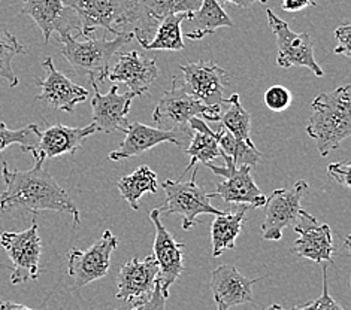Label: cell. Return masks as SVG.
I'll return each instance as SVG.
<instances>
[{
    "label": "cell",
    "instance_id": "obj_2",
    "mask_svg": "<svg viewBox=\"0 0 351 310\" xmlns=\"http://www.w3.org/2000/svg\"><path fill=\"white\" fill-rule=\"evenodd\" d=\"M351 86H342L322 93L311 102V115L306 127L322 157L335 151L351 135Z\"/></svg>",
    "mask_w": 351,
    "mask_h": 310
},
{
    "label": "cell",
    "instance_id": "obj_14",
    "mask_svg": "<svg viewBox=\"0 0 351 310\" xmlns=\"http://www.w3.org/2000/svg\"><path fill=\"white\" fill-rule=\"evenodd\" d=\"M21 12L35 21L48 44L53 33L58 36L80 35L81 24L78 16L66 6L63 0H23Z\"/></svg>",
    "mask_w": 351,
    "mask_h": 310
},
{
    "label": "cell",
    "instance_id": "obj_16",
    "mask_svg": "<svg viewBox=\"0 0 351 310\" xmlns=\"http://www.w3.org/2000/svg\"><path fill=\"white\" fill-rule=\"evenodd\" d=\"M157 273L158 267L153 255L142 259H129L121 266L120 273L117 276L115 298L141 306L153 292Z\"/></svg>",
    "mask_w": 351,
    "mask_h": 310
},
{
    "label": "cell",
    "instance_id": "obj_4",
    "mask_svg": "<svg viewBox=\"0 0 351 310\" xmlns=\"http://www.w3.org/2000/svg\"><path fill=\"white\" fill-rule=\"evenodd\" d=\"M57 39L62 44V55L75 72L86 75L88 79H95L97 83H104L111 69L112 55L129 44L133 39V33H120L111 40L104 36H91L81 42L72 35H63Z\"/></svg>",
    "mask_w": 351,
    "mask_h": 310
},
{
    "label": "cell",
    "instance_id": "obj_20",
    "mask_svg": "<svg viewBox=\"0 0 351 310\" xmlns=\"http://www.w3.org/2000/svg\"><path fill=\"white\" fill-rule=\"evenodd\" d=\"M90 82L95 88V96L91 99V112H93V124L97 131H126L129 127L128 115L130 112L132 100L135 97L130 93L120 94L115 83L106 94H102L99 91V83L95 79H90Z\"/></svg>",
    "mask_w": 351,
    "mask_h": 310
},
{
    "label": "cell",
    "instance_id": "obj_7",
    "mask_svg": "<svg viewBox=\"0 0 351 310\" xmlns=\"http://www.w3.org/2000/svg\"><path fill=\"white\" fill-rule=\"evenodd\" d=\"M224 158V166H215L208 163L205 167L217 175L224 178V181L215 185V192L210 194L211 198L220 197L223 202L232 205H241L248 207H263L266 205V196L262 190L256 185L252 176L250 166H235L232 158L226 154H221Z\"/></svg>",
    "mask_w": 351,
    "mask_h": 310
},
{
    "label": "cell",
    "instance_id": "obj_36",
    "mask_svg": "<svg viewBox=\"0 0 351 310\" xmlns=\"http://www.w3.org/2000/svg\"><path fill=\"white\" fill-rule=\"evenodd\" d=\"M350 170H351V163L350 160H344L342 163H332L328 166L329 176H332L337 182L342 183L346 188H350Z\"/></svg>",
    "mask_w": 351,
    "mask_h": 310
},
{
    "label": "cell",
    "instance_id": "obj_6",
    "mask_svg": "<svg viewBox=\"0 0 351 310\" xmlns=\"http://www.w3.org/2000/svg\"><path fill=\"white\" fill-rule=\"evenodd\" d=\"M197 167L193 170L191 181H172L168 179L162 182V188L165 190V203L158 207L160 214L178 215L182 220V229L190 230L199 224V215H221L224 214L211 203V197L208 192L196 183Z\"/></svg>",
    "mask_w": 351,
    "mask_h": 310
},
{
    "label": "cell",
    "instance_id": "obj_23",
    "mask_svg": "<svg viewBox=\"0 0 351 310\" xmlns=\"http://www.w3.org/2000/svg\"><path fill=\"white\" fill-rule=\"evenodd\" d=\"M124 133H126V138H124L123 144L110 153L111 162H121L126 160V158L139 157L147 153V151L153 149L154 146L165 144V142H172L173 145L184 149L182 140L173 131H165L157 127H149V125L142 122L129 124L128 130Z\"/></svg>",
    "mask_w": 351,
    "mask_h": 310
},
{
    "label": "cell",
    "instance_id": "obj_15",
    "mask_svg": "<svg viewBox=\"0 0 351 310\" xmlns=\"http://www.w3.org/2000/svg\"><path fill=\"white\" fill-rule=\"evenodd\" d=\"M43 68L47 75L43 79H36L40 87V94L36 96V100L68 114H72L77 105L86 102L88 91L57 70L51 57L44 58Z\"/></svg>",
    "mask_w": 351,
    "mask_h": 310
},
{
    "label": "cell",
    "instance_id": "obj_39",
    "mask_svg": "<svg viewBox=\"0 0 351 310\" xmlns=\"http://www.w3.org/2000/svg\"><path fill=\"white\" fill-rule=\"evenodd\" d=\"M267 0H219V3L221 5H235L239 8H250L254 3H266Z\"/></svg>",
    "mask_w": 351,
    "mask_h": 310
},
{
    "label": "cell",
    "instance_id": "obj_1",
    "mask_svg": "<svg viewBox=\"0 0 351 310\" xmlns=\"http://www.w3.org/2000/svg\"><path fill=\"white\" fill-rule=\"evenodd\" d=\"M35 166L29 170H11L6 163L2 167L5 190L0 194V211H24L38 215L44 211L71 214L73 225L81 224L80 211L44 164L43 155H33Z\"/></svg>",
    "mask_w": 351,
    "mask_h": 310
},
{
    "label": "cell",
    "instance_id": "obj_3",
    "mask_svg": "<svg viewBox=\"0 0 351 310\" xmlns=\"http://www.w3.org/2000/svg\"><path fill=\"white\" fill-rule=\"evenodd\" d=\"M221 105V103H220ZM219 107H208L200 103L197 99L191 96L182 82L178 78H172L171 90L158 100V103L153 112V121L157 129L165 131H173L178 135L184 144V149L187 148L189 142L193 135L190 129L191 118H202L204 121H219Z\"/></svg>",
    "mask_w": 351,
    "mask_h": 310
},
{
    "label": "cell",
    "instance_id": "obj_11",
    "mask_svg": "<svg viewBox=\"0 0 351 310\" xmlns=\"http://www.w3.org/2000/svg\"><path fill=\"white\" fill-rule=\"evenodd\" d=\"M306 191L308 182L300 179L291 188L275 190L266 197V216L262 222L263 239L277 242L282 237L284 229L293 227L302 212L300 202Z\"/></svg>",
    "mask_w": 351,
    "mask_h": 310
},
{
    "label": "cell",
    "instance_id": "obj_32",
    "mask_svg": "<svg viewBox=\"0 0 351 310\" xmlns=\"http://www.w3.org/2000/svg\"><path fill=\"white\" fill-rule=\"evenodd\" d=\"M38 124H29L23 129L12 130L5 122H0V154L12 145H20L21 151L35 146L38 142Z\"/></svg>",
    "mask_w": 351,
    "mask_h": 310
},
{
    "label": "cell",
    "instance_id": "obj_29",
    "mask_svg": "<svg viewBox=\"0 0 351 310\" xmlns=\"http://www.w3.org/2000/svg\"><path fill=\"white\" fill-rule=\"evenodd\" d=\"M121 197L126 200L133 211L139 209V198L149 192L156 194L158 190L157 175L148 166H139L138 169L117 182Z\"/></svg>",
    "mask_w": 351,
    "mask_h": 310
},
{
    "label": "cell",
    "instance_id": "obj_34",
    "mask_svg": "<svg viewBox=\"0 0 351 310\" xmlns=\"http://www.w3.org/2000/svg\"><path fill=\"white\" fill-rule=\"evenodd\" d=\"M293 96L282 86H272L265 93V105L274 112H282L290 106Z\"/></svg>",
    "mask_w": 351,
    "mask_h": 310
},
{
    "label": "cell",
    "instance_id": "obj_35",
    "mask_svg": "<svg viewBox=\"0 0 351 310\" xmlns=\"http://www.w3.org/2000/svg\"><path fill=\"white\" fill-rule=\"evenodd\" d=\"M335 39L338 42V47L335 48V54H342L347 58L351 57V45H350V39H351V24L346 21L344 24L335 30Z\"/></svg>",
    "mask_w": 351,
    "mask_h": 310
},
{
    "label": "cell",
    "instance_id": "obj_9",
    "mask_svg": "<svg viewBox=\"0 0 351 310\" xmlns=\"http://www.w3.org/2000/svg\"><path fill=\"white\" fill-rule=\"evenodd\" d=\"M267 23L277 39L278 57L277 64L282 69H290L295 66L306 68L311 70L315 77H323V69L315 62L314 45L306 31L296 33L289 27L287 21L281 20L274 14L272 10H266Z\"/></svg>",
    "mask_w": 351,
    "mask_h": 310
},
{
    "label": "cell",
    "instance_id": "obj_27",
    "mask_svg": "<svg viewBox=\"0 0 351 310\" xmlns=\"http://www.w3.org/2000/svg\"><path fill=\"white\" fill-rule=\"evenodd\" d=\"M219 121L237 140L253 145L252 136H250L252 115L247 109L242 107L239 94H230L228 99H223L219 111Z\"/></svg>",
    "mask_w": 351,
    "mask_h": 310
},
{
    "label": "cell",
    "instance_id": "obj_17",
    "mask_svg": "<svg viewBox=\"0 0 351 310\" xmlns=\"http://www.w3.org/2000/svg\"><path fill=\"white\" fill-rule=\"evenodd\" d=\"M299 239L295 242L291 250L300 257L308 258L314 263H333V236L328 224H320L315 216L306 211L300 212L298 222L293 225Z\"/></svg>",
    "mask_w": 351,
    "mask_h": 310
},
{
    "label": "cell",
    "instance_id": "obj_21",
    "mask_svg": "<svg viewBox=\"0 0 351 310\" xmlns=\"http://www.w3.org/2000/svg\"><path fill=\"white\" fill-rule=\"evenodd\" d=\"M261 279H248L233 264H221L211 274V289L217 310H230L239 305L254 303L253 285Z\"/></svg>",
    "mask_w": 351,
    "mask_h": 310
},
{
    "label": "cell",
    "instance_id": "obj_22",
    "mask_svg": "<svg viewBox=\"0 0 351 310\" xmlns=\"http://www.w3.org/2000/svg\"><path fill=\"white\" fill-rule=\"evenodd\" d=\"M108 78L112 82L126 83L128 93L133 97L144 96L158 78L156 58L144 57L138 51L121 53L114 68L110 69Z\"/></svg>",
    "mask_w": 351,
    "mask_h": 310
},
{
    "label": "cell",
    "instance_id": "obj_18",
    "mask_svg": "<svg viewBox=\"0 0 351 310\" xmlns=\"http://www.w3.org/2000/svg\"><path fill=\"white\" fill-rule=\"evenodd\" d=\"M95 133H97V129L93 122L86 127H68L63 124H54L45 130L39 129L36 145L24 151L32 153V155H43L45 160L64 154L75 155L84 140Z\"/></svg>",
    "mask_w": 351,
    "mask_h": 310
},
{
    "label": "cell",
    "instance_id": "obj_38",
    "mask_svg": "<svg viewBox=\"0 0 351 310\" xmlns=\"http://www.w3.org/2000/svg\"><path fill=\"white\" fill-rule=\"evenodd\" d=\"M315 0H282L281 10L286 12H300L309 6H315Z\"/></svg>",
    "mask_w": 351,
    "mask_h": 310
},
{
    "label": "cell",
    "instance_id": "obj_19",
    "mask_svg": "<svg viewBox=\"0 0 351 310\" xmlns=\"http://www.w3.org/2000/svg\"><path fill=\"white\" fill-rule=\"evenodd\" d=\"M202 0H133L135 24L132 27L133 38L139 44L152 40L156 29L168 15L180 12H195Z\"/></svg>",
    "mask_w": 351,
    "mask_h": 310
},
{
    "label": "cell",
    "instance_id": "obj_8",
    "mask_svg": "<svg viewBox=\"0 0 351 310\" xmlns=\"http://www.w3.org/2000/svg\"><path fill=\"white\" fill-rule=\"evenodd\" d=\"M38 229L36 221H33L30 227L24 231H5L0 234V245L6 250L14 267L10 279L12 285L36 281L39 278L43 243H40Z\"/></svg>",
    "mask_w": 351,
    "mask_h": 310
},
{
    "label": "cell",
    "instance_id": "obj_12",
    "mask_svg": "<svg viewBox=\"0 0 351 310\" xmlns=\"http://www.w3.org/2000/svg\"><path fill=\"white\" fill-rule=\"evenodd\" d=\"M149 220L156 227V239L153 245V257L158 267L156 283L160 287L165 298L169 297L172 285L180 279L184 272V243L175 240L162 222V214L158 209H153L149 212Z\"/></svg>",
    "mask_w": 351,
    "mask_h": 310
},
{
    "label": "cell",
    "instance_id": "obj_25",
    "mask_svg": "<svg viewBox=\"0 0 351 310\" xmlns=\"http://www.w3.org/2000/svg\"><path fill=\"white\" fill-rule=\"evenodd\" d=\"M190 21L193 24V30L187 33V38L191 40H200L214 35L219 29L233 26L232 18L224 12L219 0H202Z\"/></svg>",
    "mask_w": 351,
    "mask_h": 310
},
{
    "label": "cell",
    "instance_id": "obj_37",
    "mask_svg": "<svg viewBox=\"0 0 351 310\" xmlns=\"http://www.w3.org/2000/svg\"><path fill=\"white\" fill-rule=\"evenodd\" d=\"M166 300L168 298L163 297L160 287L156 283L153 292L149 294V297L144 301V303L138 307V310H166Z\"/></svg>",
    "mask_w": 351,
    "mask_h": 310
},
{
    "label": "cell",
    "instance_id": "obj_31",
    "mask_svg": "<svg viewBox=\"0 0 351 310\" xmlns=\"http://www.w3.org/2000/svg\"><path fill=\"white\" fill-rule=\"evenodd\" d=\"M26 53L27 49L20 44L19 39H16L12 33H10L3 27H0V79H5L10 83L11 88L16 87L20 83L19 77H16L12 68L14 57Z\"/></svg>",
    "mask_w": 351,
    "mask_h": 310
},
{
    "label": "cell",
    "instance_id": "obj_40",
    "mask_svg": "<svg viewBox=\"0 0 351 310\" xmlns=\"http://www.w3.org/2000/svg\"><path fill=\"white\" fill-rule=\"evenodd\" d=\"M0 310H33V309L19 303H12V301L0 300Z\"/></svg>",
    "mask_w": 351,
    "mask_h": 310
},
{
    "label": "cell",
    "instance_id": "obj_26",
    "mask_svg": "<svg viewBox=\"0 0 351 310\" xmlns=\"http://www.w3.org/2000/svg\"><path fill=\"white\" fill-rule=\"evenodd\" d=\"M248 206H242L238 212H224L217 215L211 224L213 257H220L224 250L235 248V242L245 222Z\"/></svg>",
    "mask_w": 351,
    "mask_h": 310
},
{
    "label": "cell",
    "instance_id": "obj_41",
    "mask_svg": "<svg viewBox=\"0 0 351 310\" xmlns=\"http://www.w3.org/2000/svg\"><path fill=\"white\" fill-rule=\"evenodd\" d=\"M138 307H139V306H135V307H133V309H130V310H138Z\"/></svg>",
    "mask_w": 351,
    "mask_h": 310
},
{
    "label": "cell",
    "instance_id": "obj_30",
    "mask_svg": "<svg viewBox=\"0 0 351 310\" xmlns=\"http://www.w3.org/2000/svg\"><path fill=\"white\" fill-rule=\"evenodd\" d=\"M217 142L223 151V154L229 155L235 166H250L254 167L262 158V153L256 148V145H248L244 142H239L233 138L230 133L220 124V127L215 130Z\"/></svg>",
    "mask_w": 351,
    "mask_h": 310
},
{
    "label": "cell",
    "instance_id": "obj_5",
    "mask_svg": "<svg viewBox=\"0 0 351 310\" xmlns=\"http://www.w3.org/2000/svg\"><path fill=\"white\" fill-rule=\"evenodd\" d=\"M78 16L81 36L91 38L99 29L120 35L135 24L133 0H63Z\"/></svg>",
    "mask_w": 351,
    "mask_h": 310
},
{
    "label": "cell",
    "instance_id": "obj_28",
    "mask_svg": "<svg viewBox=\"0 0 351 310\" xmlns=\"http://www.w3.org/2000/svg\"><path fill=\"white\" fill-rule=\"evenodd\" d=\"M191 16H193V12L168 15L158 23L152 40L145 42L141 47L145 49H157V51H181L184 49L181 23L184 20H191Z\"/></svg>",
    "mask_w": 351,
    "mask_h": 310
},
{
    "label": "cell",
    "instance_id": "obj_33",
    "mask_svg": "<svg viewBox=\"0 0 351 310\" xmlns=\"http://www.w3.org/2000/svg\"><path fill=\"white\" fill-rule=\"evenodd\" d=\"M266 310H344L335 300L332 298L329 292V281H328V267L323 264V291L319 298L313 300L311 303H306L304 306L291 307V309H284L280 305H272L269 309Z\"/></svg>",
    "mask_w": 351,
    "mask_h": 310
},
{
    "label": "cell",
    "instance_id": "obj_13",
    "mask_svg": "<svg viewBox=\"0 0 351 310\" xmlns=\"http://www.w3.org/2000/svg\"><path fill=\"white\" fill-rule=\"evenodd\" d=\"M182 86L208 107H219L230 83V75L213 62H193L180 66Z\"/></svg>",
    "mask_w": 351,
    "mask_h": 310
},
{
    "label": "cell",
    "instance_id": "obj_10",
    "mask_svg": "<svg viewBox=\"0 0 351 310\" xmlns=\"http://www.w3.org/2000/svg\"><path fill=\"white\" fill-rule=\"evenodd\" d=\"M119 246V237L110 230H105L102 237L95 242L88 249L73 248L69 253L68 274L75 281V288L102 279L111 266V255Z\"/></svg>",
    "mask_w": 351,
    "mask_h": 310
},
{
    "label": "cell",
    "instance_id": "obj_24",
    "mask_svg": "<svg viewBox=\"0 0 351 310\" xmlns=\"http://www.w3.org/2000/svg\"><path fill=\"white\" fill-rule=\"evenodd\" d=\"M190 129L193 130V135H191L187 148L184 149V153L190 155V163L181 173L180 179L189 170L195 169V166L197 163H202L206 166L208 163H211L213 160L221 157L223 154L219 142H217L215 131L208 127L206 121H204L202 118H197V116L196 118H191Z\"/></svg>",
    "mask_w": 351,
    "mask_h": 310
}]
</instances>
